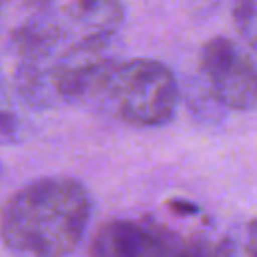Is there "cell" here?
Listing matches in <instances>:
<instances>
[{"label": "cell", "instance_id": "obj_2", "mask_svg": "<svg viewBox=\"0 0 257 257\" xmlns=\"http://www.w3.org/2000/svg\"><path fill=\"white\" fill-rule=\"evenodd\" d=\"M179 98L169 66L151 58L104 60L88 78L84 100H94L120 120L159 126L171 120Z\"/></svg>", "mask_w": 257, "mask_h": 257}, {"label": "cell", "instance_id": "obj_1", "mask_svg": "<svg viewBox=\"0 0 257 257\" xmlns=\"http://www.w3.org/2000/svg\"><path fill=\"white\" fill-rule=\"evenodd\" d=\"M90 197L70 177H42L20 187L0 211L4 245L28 257H64L84 235Z\"/></svg>", "mask_w": 257, "mask_h": 257}, {"label": "cell", "instance_id": "obj_4", "mask_svg": "<svg viewBox=\"0 0 257 257\" xmlns=\"http://www.w3.org/2000/svg\"><path fill=\"white\" fill-rule=\"evenodd\" d=\"M177 243L171 231L151 219H114L92 235L90 257H171Z\"/></svg>", "mask_w": 257, "mask_h": 257}, {"label": "cell", "instance_id": "obj_5", "mask_svg": "<svg viewBox=\"0 0 257 257\" xmlns=\"http://www.w3.org/2000/svg\"><path fill=\"white\" fill-rule=\"evenodd\" d=\"M233 24L241 38L257 50V0L237 2L233 6Z\"/></svg>", "mask_w": 257, "mask_h": 257}, {"label": "cell", "instance_id": "obj_8", "mask_svg": "<svg viewBox=\"0 0 257 257\" xmlns=\"http://www.w3.org/2000/svg\"><path fill=\"white\" fill-rule=\"evenodd\" d=\"M249 257H257V219L249 225V243H247Z\"/></svg>", "mask_w": 257, "mask_h": 257}, {"label": "cell", "instance_id": "obj_7", "mask_svg": "<svg viewBox=\"0 0 257 257\" xmlns=\"http://www.w3.org/2000/svg\"><path fill=\"white\" fill-rule=\"evenodd\" d=\"M18 141V116L10 106L8 94L0 82V145Z\"/></svg>", "mask_w": 257, "mask_h": 257}, {"label": "cell", "instance_id": "obj_3", "mask_svg": "<svg viewBox=\"0 0 257 257\" xmlns=\"http://www.w3.org/2000/svg\"><path fill=\"white\" fill-rule=\"evenodd\" d=\"M199 64L213 96L223 106L233 110L257 106V64L239 44L215 36L203 44Z\"/></svg>", "mask_w": 257, "mask_h": 257}, {"label": "cell", "instance_id": "obj_6", "mask_svg": "<svg viewBox=\"0 0 257 257\" xmlns=\"http://www.w3.org/2000/svg\"><path fill=\"white\" fill-rule=\"evenodd\" d=\"M171 257H231L227 243H217L209 239H189L179 241Z\"/></svg>", "mask_w": 257, "mask_h": 257}]
</instances>
